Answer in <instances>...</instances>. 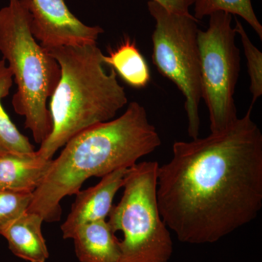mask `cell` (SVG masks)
<instances>
[{"label": "cell", "instance_id": "1", "mask_svg": "<svg viewBox=\"0 0 262 262\" xmlns=\"http://www.w3.org/2000/svg\"><path fill=\"white\" fill-rule=\"evenodd\" d=\"M252 108L225 130L176 141L158 167L160 213L181 242L213 244L261 211L262 134Z\"/></svg>", "mask_w": 262, "mask_h": 262}, {"label": "cell", "instance_id": "10", "mask_svg": "<svg viewBox=\"0 0 262 262\" xmlns=\"http://www.w3.org/2000/svg\"><path fill=\"white\" fill-rule=\"evenodd\" d=\"M53 159L38 153H0V190L34 192L49 170Z\"/></svg>", "mask_w": 262, "mask_h": 262}, {"label": "cell", "instance_id": "13", "mask_svg": "<svg viewBox=\"0 0 262 262\" xmlns=\"http://www.w3.org/2000/svg\"><path fill=\"white\" fill-rule=\"evenodd\" d=\"M105 64L112 68L131 87L145 88L150 81L149 66L141 55L135 42L127 39L117 49L103 56Z\"/></svg>", "mask_w": 262, "mask_h": 262}, {"label": "cell", "instance_id": "2", "mask_svg": "<svg viewBox=\"0 0 262 262\" xmlns=\"http://www.w3.org/2000/svg\"><path fill=\"white\" fill-rule=\"evenodd\" d=\"M161 143L146 108L133 101L121 116L89 127L65 144L33 192L27 211L40 215L44 222H58L62 199L79 192L88 179L102 178L117 169L130 168Z\"/></svg>", "mask_w": 262, "mask_h": 262}, {"label": "cell", "instance_id": "8", "mask_svg": "<svg viewBox=\"0 0 262 262\" xmlns=\"http://www.w3.org/2000/svg\"><path fill=\"white\" fill-rule=\"evenodd\" d=\"M29 7L33 35L44 48L96 44L104 32L79 20L64 0H29Z\"/></svg>", "mask_w": 262, "mask_h": 262}, {"label": "cell", "instance_id": "18", "mask_svg": "<svg viewBox=\"0 0 262 262\" xmlns=\"http://www.w3.org/2000/svg\"><path fill=\"white\" fill-rule=\"evenodd\" d=\"M158 3L170 13L190 16L189 8L194 4V0H150Z\"/></svg>", "mask_w": 262, "mask_h": 262}, {"label": "cell", "instance_id": "3", "mask_svg": "<svg viewBox=\"0 0 262 262\" xmlns=\"http://www.w3.org/2000/svg\"><path fill=\"white\" fill-rule=\"evenodd\" d=\"M46 49L59 64L61 78L50 103L53 130L37 151L53 159L77 134L113 120L128 101L116 72L105 70L97 43Z\"/></svg>", "mask_w": 262, "mask_h": 262}, {"label": "cell", "instance_id": "6", "mask_svg": "<svg viewBox=\"0 0 262 262\" xmlns=\"http://www.w3.org/2000/svg\"><path fill=\"white\" fill-rule=\"evenodd\" d=\"M148 10L154 18L152 61L164 77L173 82L185 98L188 135L199 136L202 99L201 70L198 43V23L193 15L170 13L153 1L148 2Z\"/></svg>", "mask_w": 262, "mask_h": 262}, {"label": "cell", "instance_id": "17", "mask_svg": "<svg viewBox=\"0 0 262 262\" xmlns=\"http://www.w3.org/2000/svg\"><path fill=\"white\" fill-rule=\"evenodd\" d=\"M32 192L0 190V234L28 211Z\"/></svg>", "mask_w": 262, "mask_h": 262}, {"label": "cell", "instance_id": "9", "mask_svg": "<svg viewBox=\"0 0 262 262\" xmlns=\"http://www.w3.org/2000/svg\"><path fill=\"white\" fill-rule=\"evenodd\" d=\"M129 169H117L102 177L94 187L76 193L72 210L61 225L63 238H72L81 225L106 220L113 208L115 194L123 187Z\"/></svg>", "mask_w": 262, "mask_h": 262}, {"label": "cell", "instance_id": "4", "mask_svg": "<svg viewBox=\"0 0 262 262\" xmlns=\"http://www.w3.org/2000/svg\"><path fill=\"white\" fill-rule=\"evenodd\" d=\"M29 0H9L0 9V53L13 72L17 91L12 99L24 126L41 144L53 130L48 108L61 78V69L32 32Z\"/></svg>", "mask_w": 262, "mask_h": 262}, {"label": "cell", "instance_id": "12", "mask_svg": "<svg viewBox=\"0 0 262 262\" xmlns=\"http://www.w3.org/2000/svg\"><path fill=\"white\" fill-rule=\"evenodd\" d=\"M43 222L40 215L27 211L5 230L3 236L13 254L29 262H46L49 252L43 237Z\"/></svg>", "mask_w": 262, "mask_h": 262}, {"label": "cell", "instance_id": "15", "mask_svg": "<svg viewBox=\"0 0 262 262\" xmlns=\"http://www.w3.org/2000/svg\"><path fill=\"white\" fill-rule=\"evenodd\" d=\"M193 16L201 20L216 12L238 15L246 20L262 40V26L253 10L251 0H194Z\"/></svg>", "mask_w": 262, "mask_h": 262}, {"label": "cell", "instance_id": "5", "mask_svg": "<svg viewBox=\"0 0 262 262\" xmlns=\"http://www.w3.org/2000/svg\"><path fill=\"white\" fill-rule=\"evenodd\" d=\"M158 167L156 161L131 167L121 200L108 215L107 222L113 232L123 234L118 262H170L173 241L158 207Z\"/></svg>", "mask_w": 262, "mask_h": 262}, {"label": "cell", "instance_id": "7", "mask_svg": "<svg viewBox=\"0 0 262 262\" xmlns=\"http://www.w3.org/2000/svg\"><path fill=\"white\" fill-rule=\"evenodd\" d=\"M206 31L198 30L201 94L209 112L211 133L220 132L238 119L234 95L241 71V53L235 43L232 15H210Z\"/></svg>", "mask_w": 262, "mask_h": 262}, {"label": "cell", "instance_id": "16", "mask_svg": "<svg viewBox=\"0 0 262 262\" xmlns=\"http://www.w3.org/2000/svg\"><path fill=\"white\" fill-rule=\"evenodd\" d=\"M234 28L241 37L244 48L248 74L251 81L250 91L252 95V101L250 107L253 108L255 102L262 95V53L251 42L244 26L237 19H236Z\"/></svg>", "mask_w": 262, "mask_h": 262}, {"label": "cell", "instance_id": "14", "mask_svg": "<svg viewBox=\"0 0 262 262\" xmlns=\"http://www.w3.org/2000/svg\"><path fill=\"white\" fill-rule=\"evenodd\" d=\"M13 75L4 58L0 60V153H32L35 151L28 137L17 129L3 108V98L10 94Z\"/></svg>", "mask_w": 262, "mask_h": 262}, {"label": "cell", "instance_id": "11", "mask_svg": "<svg viewBox=\"0 0 262 262\" xmlns=\"http://www.w3.org/2000/svg\"><path fill=\"white\" fill-rule=\"evenodd\" d=\"M75 253L80 262H118L120 239L107 221L80 226L72 235Z\"/></svg>", "mask_w": 262, "mask_h": 262}]
</instances>
